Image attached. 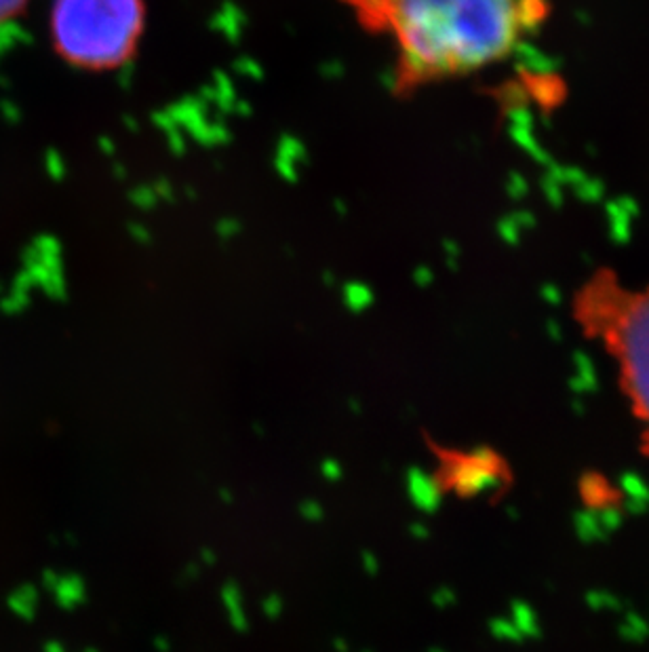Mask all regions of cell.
Instances as JSON below:
<instances>
[{
	"instance_id": "cell-2",
	"label": "cell",
	"mask_w": 649,
	"mask_h": 652,
	"mask_svg": "<svg viewBox=\"0 0 649 652\" xmlns=\"http://www.w3.org/2000/svg\"><path fill=\"white\" fill-rule=\"evenodd\" d=\"M572 317L616 365L618 387L649 448V285H628L601 266L576 288Z\"/></svg>"
},
{
	"instance_id": "cell-4",
	"label": "cell",
	"mask_w": 649,
	"mask_h": 652,
	"mask_svg": "<svg viewBox=\"0 0 649 652\" xmlns=\"http://www.w3.org/2000/svg\"><path fill=\"white\" fill-rule=\"evenodd\" d=\"M495 477V456L489 452H472L447 469V479L451 488L462 494H478L487 490L489 485H493Z\"/></svg>"
},
{
	"instance_id": "cell-3",
	"label": "cell",
	"mask_w": 649,
	"mask_h": 652,
	"mask_svg": "<svg viewBox=\"0 0 649 652\" xmlns=\"http://www.w3.org/2000/svg\"><path fill=\"white\" fill-rule=\"evenodd\" d=\"M144 30V0H55L51 9L55 53L87 72L127 65L139 49Z\"/></svg>"
},
{
	"instance_id": "cell-5",
	"label": "cell",
	"mask_w": 649,
	"mask_h": 652,
	"mask_svg": "<svg viewBox=\"0 0 649 652\" xmlns=\"http://www.w3.org/2000/svg\"><path fill=\"white\" fill-rule=\"evenodd\" d=\"M30 0H0V26L15 19Z\"/></svg>"
},
{
	"instance_id": "cell-1",
	"label": "cell",
	"mask_w": 649,
	"mask_h": 652,
	"mask_svg": "<svg viewBox=\"0 0 649 652\" xmlns=\"http://www.w3.org/2000/svg\"><path fill=\"white\" fill-rule=\"evenodd\" d=\"M395 49V91H415L508 60L550 17V0H340Z\"/></svg>"
}]
</instances>
